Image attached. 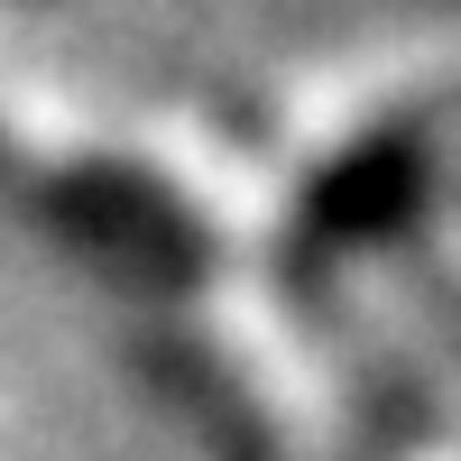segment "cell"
Wrapping results in <instances>:
<instances>
[{
	"instance_id": "cell-1",
	"label": "cell",
	"mask_w": 461,
	"mask_h": 461,
	"mask_svg": "<svg viewBox=\"0 0 461 461\" xmlns=\"http://www.w3.org/2000/svg\"><path fill=\"white\" fill-rule=\"evenodd\" d=\"M434 176V139L425 130H378L369 148H351L304 203V249H369L425 203Z\"/></svg>"
}]
</instances>
